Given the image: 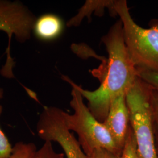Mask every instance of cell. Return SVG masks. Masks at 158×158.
Returning a JSON list of instances; mask_svg holds the SVG:
<instances>
[{"instance_id": "obj_12", "label": "cell", "mask_w": 158, "mask_h": 158, "mask_svg": "<svg viewBox=\"0 0 158 158\" xmlns=\"http://www.w3.org/2000/svg\"><path fill=\"white\" fill-rule=\"evenodd\" d=\"M4 96V90L0 88V100ZM2 112V106L0 104V115ZM12 151V147L6 134L0 128V158H8Z\"/></svg>"}, {"instance_id": "obj_17", "label": "cell", "mask_w": 158, "mask_h": 158, "mask_svg": "<svg viewBox=\"0 0 158 158\" xmlns=\"http://www.w3.org/2000/svg\"><path fill=\"white\" fill-rule=\"evenodd\" d=\"M156 21H157V23H158V19H156Z\"/></svg>"}, {"instance_id": "obj_14", "label": "cell", "mask_w": 158, "mask_h": 158, "mask_svg": "<svg viewBox=\"0 0 158 158\" xmlns=\"http://www.w3.org/2000/svg\"><path fill=\"white\" fill-rule=\"evenodd\" d=\"M64 154L57 153L54 150L52 142L45 141V143L37 150L35 158H64Z\"/></svg>"}, {"instance_id": "obj_4", "label": "cell", "mask_w": 158, "mask_h": 158, "mask_svg": "<svg viewBox=\"0 0 158 158\" xmlns=\"http://www.w3.org/2000/svg\"><path fill=\"white\" fill-rule=\"evenodd\" d=\"M152 90V87L138 77L126 93L139 158H158L153 125Z\"/></svg>"}, {"instance_id": "obj_11", "label": "cell", "mask_w": 158, "mask_h": 158, "mask_svg": "<svg viewBox=\"0 0 158 158\" xmlns=\"http://www.w3.org/2000/svg\"><path fill=\"white\" fill-rule=\"evenodd\" d=\"M119 158H139L135 139L131 127L128 132Z\"/></svg>"}, {"instance_id": "obj_15", "label": "cell", "mask_w": 158, "mask_h": 158, "mask_svg": "<svg viewBox=\"0 0 158 158\" xmlns=\"http://www.w3.org/2000/svg\"><path fill=\"white\" fill-rule=\"evenodd\" d=\"M138 76L155 90L158 91V73L138 69Z\"/></svg>"}, {"instance_id": "obj_8", "label": "cell", "mask_w": 158, "mask_h": 158, "mask_svg": "<svg viewBox=\"0 0 158 158\" xmlns=\"http://www.w3.org/2000/svg\"><path fill=\"white\" fill-rule=\"evenodd\" d=\"M115 2L116 0H87L77 14L68 21L66 25L68 27H79L85 18L90 22L93 14L102 17L106 10H109L112 17L118 16L115 10Z\"/></svg>"}, {"instance_id": "obj_5", "label": "cell", "mask_w": 158, "mask_h": 158, "mask_svg": "<svg viewBox=\"0 0 158 158\" xmlns=\"http://www.w3.org/2000/svg\"><path fill=\"white\" fill-rule=\"evenodd\" d=\"M37 18L28 7L18 1L0 0V31L8 37L7 60L1 73L9 78L14 77L12 68L14 63L10 55L12 38L23 44L31 39L34 24Z\"/></svg>"}, {"instance_id": "obj_2", "label": "cell", "mask_w": 158, "mask_h": 158, "mask_svg": "<svg viewBox=\"0 0 158 158\" xmlns=\"http://www.w3.org/2000/svg\"><path fill=\"white\" fill-rule=\"evenodd\" d=\"M115 10L123 23L125 44L138 69L158 73V23L156 19L144 28L134 21L126 0H116Z\"/></svg>"}, {"instance_id": "obj_9", "label": "cell", "mask_w": 158, "mask_h": 158, "mask_svg": "<svg viewBox=\"0 0 158 158\" xmlns=\"http://www.w3.org/2000/svg\"><path fill=\"white\" fill-rule=\"evenodd\" d=\"M63 28V22L60 17L53 14H46L37 18L33 32L38 39L49 41L58 38Z\"/></svg>"}, {"instance_id": "obj_3", "label": "cell", "mask_w": 158, "mask_h": 158, "mask_svg": "<svg viewBox=\"0 0 158 158\" xmlns=\"http://www.w3.org/2000/svg\"><path fill=\"white\" fill-rule=\"evenodd\" d=\"M68 83L72 87L70 105L73 113L70 114L64 111V119L68 129L77 135L78 141L85 153L87 156L96 149H102L120 156L122 151L107 128L91 113L77 88L70 82Z\"/></svg>"}, {"instance_id": "obj_1", "label": "cell", "mask_w": 158, "mask_h": 158, "mask_svg": "<svg viewBox=\"0 0 158 158\" xmlns=\"http://www.w3.org/2000/svg\"><path fill=\"white\" fill-rule=\"evenodd\" d=\"M101 40L106 46L108 57L101 85L98 89L87 90L68 76H62V79L77 88L87 101V107L91 113L97 119L103 123L113 100L126 94L139 76L137 68L132 62L125 46L123 23L120 19L113 24Z\"/></svg>"}, {"instance_id": "obj_7", "label": "cell", "mask_w": 158, "mask_h": 158, "mask_svg": "<svg viewBox=\"0 0 158 158\" xmlns=\"http://www.w3.org/2000/svg\"><path fill=\"white\" fill-rule=\"evenodd\" d=\"M122 151L131 128L130 114L126 94L118 96L111 102L106 118L102 123Z\"/></svg>"}, {"instance_id": "obj_6", "label": "cell", "mask_w": 158, "mask_h": 158, "mask_svg": "<svg viewBox=\"0 0 158 158\" xmlns=\"http://www.w3.org/2000/svg\"><path fill=\"white\" fill-rule=\"evenodd\" d=\"M63 114L59 108L45 107L36 125L38 135L44 141L57 142L67 158H88L78 139L68 129Z\"/></svg>"}, {"instance_id": "obj_13", "label": "cell", "mask_w": 158, "mask_h": 158, "mask_svg": "<svg viewBox=\"0 0 158 158\" xmlns=\"http://www.w3.org/2000/svg\"><path fill=\"white\" fill-rule=\"evenodd\" d=\"M152 105L155 145L158 158V91L153 88L152 93Z\"/></svg>"}, {"instance_id": "obj_16", "label": "cell", "mask_w": 158, "mask_h": 158, "mask_svg": "<svg viewBox=\"0 0 158 158\" xmlns=\"http://www.w3.org/2000/svg\"><path fill=\"white\" fill-rule=\"evenodd\" d=\"M87 156L88 158H119L120 156L114 154L106 149H98L93 151Z\"/></svg>"}, {"instance_id": "obj_10", "label": "cell", "mask_w": 158, "mask_h": 158, "mask_svg": "<svg viewBox=\"0 0 158 158\" xmlns=\"http://www.w3.org/2000/svg\"><path fill=\"white\" fill-rule=\"evenodd\" d=\"M36 151V147L33 143L18 142L12 147L8 158H35Z\"/></svg>"}]
</instances>
